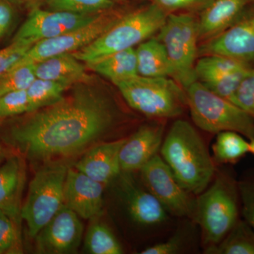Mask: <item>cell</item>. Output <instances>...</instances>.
I'll list each match as a JSON object with an SVG mask.
<instances>
[{
  "label": "cell",
  "mask_w": 254,
  "mask_h": 254,
  "mask_svg": "<svg viewBox=\"0 0 254 254\" xmlns=\"http://www.w3.org/2000/svg\"><path fill=\"white\" fill-rule=\"evenodd\" d=\"M47 9L63 11L75 14H100L113 10V0H47Z\"/></svg>",
  "instance_id": "obj_28"
},
{
  "label": "cell",
  "mask_w": 254,
  "mask_h": 254,
  "mask_svg": "<svg viewBox=\"0 0 254 254\" xmlns=\"http://www.w3.org/2000/svg\"><path fill=\"white\" fill-rule=\"evenodd\" d=\"M145 188L167 212L178 217H192L195 200L180 185L162 157L155 155L139 170Z\"/></svg>",
  "instance_id": "obj_10"
},
{
  "label": "cell",
  "mask_w": 254,
  "mask_h": 254,
  "mask_svg": "<svg viewBox=\"0 0 254 254\" xmlns=\"http://www.w3.org/2000/svg\"><path fill=\"white\" fill-rule=\"evenodd\" d=\"M102 14H75L68 11L44 10L39 6H34L12 41L22 40L34 44L83 27Z\"/></svg>",
  "instance_id": "obj_11"
},
{
  "label": "cell",
  "mask_w": 254,
  "mask_h": 254,
  "mask_svg": "<svg viewBox=\"0 0 254 254\" xmlns=\"http://www.w3.org/2000/svg\"><path fill=\"white\" fill-rule=\"evenodd\" d=\"M25 181L26 165L21 155L8 157L0 165V210L20 227Z\"/></svg>",
  "instance_id": "obj_18"
},
{
  "label": "cell",
  "mask_w": 254,
  "mask_h": 254,
  "mask_svg": "<svg viewBox=\"0 0 254 254\" xmlns=\"http://www.w3.org/2000/svg\"><path fill=\"white\" fill-rule=\"evenodd\" d=\"M138 75L145 77L171 78L168 55L157 37H150L135 48Z\"/></svg>",
  "instance_id": "obj_21"
},
{
  "label": "cell",
  "mask_w": 254,
  "mask_h": 254,
  "mask_svg": "<svg viewBox=\"0 0 254 254\" xmlns=\"http://www.w3.org/2000/svg\"><path fill=\"white\" fill-rule=\"evenodd\" d=\"M209 254H254V230L245 220H239L218 245L208 247Z\"/></svg>",
  "instance_id": "obj_23"
},
{
  "label": "cell",
  "mask_w": 254,
  "mask_h": 254,
  "mask_svg": "<svg viewBox=\"0 0 254 254\" xmlns=\"http://www.w3.org/2000/svg\"><path fill=\"white\" fill-rule=\"evenodd\" d=\"M235 104L254 118V66L250 68L241 81L236 93Z\"/></svg>",
  "instance_id": "obj_33"
},
{
  "label": "cell",
  "mask_w": 254,
  "mask_h": 254,
  "mask_svg": "<svg viewBox=\"0 0 254 254\" xmlns=\"http://www.w3.org/2000/svg\"><path fill=\"white\" fill-rule=\"evenodd\" d=\"M66 83L36 78L26 90L29 101V113L60 101L64 93L71 88Z\"/></svg>",
  "instance_id": "obj_24"
},
{
  "label": "cell",
  "mask_w": 254,
  "mask_h": 254,
  "mask_svg": "<svg viewBox=\"0 0 254 254\" xmlns=\"http://www.w3.org/2000/svg\"><path fill=\"white\" fill-rule=\"evenodd\" d=\"M104 185L78 171L68 168L65 180L64 205L79 218L90 220L103 213Z\"/></svg>",
  "instance_id": "obj_14"
},
{
  "label": "cell",
  "mask_w": 254,
  "mask_h": 254,
  "mask_svg": "<svg viewBox=\"0 0 254 254\" xmlns=\"http://www.w3.org/2000/svg\"><path fill=\"white\" fill-rule=\"evenodd\" d=\"M22 252L21 227L0 210V254H18Z\"/></svg>",
  "instance_id": "obj_30"
},
{
  "label": "cell",
  "mask_w": 254,
  "mask_h": 254,
  "mask_svg": "<svg viewBox=\"0 0 254 254\" xmlns=\"http://www.w3.org/2000/svg\"><path fill=\"white\" fill-rule=\"evenodd\" d=\"M252 2L254 0H213L200 11L197 18L199 41L218 36L240 21Z\"/></svg>",
  "instance_id": "obj_19"
},
{
  "label": "cell",
  "mask_w": 254,
  "mask_h": 254,
  "mask_svg": "<svg viewBox=\"0 0 254 254\" xmlns=\"http://www.w3.org/2000/svg\"><path fill=\"white\" fill-rule=\"evenodd\" d=\"M17 0H0V41L9 34L17 16Z\"/></svg>",
  "instance_id": "obj_37"
},
{
  "label": "cell",
  "mask_w": 254,
  "mask_h": 254,
  "mask_svg": "<svg viewBox=\"0 0 254 254\" xmlns=\"http://www.w3.org/2000/svg\"><path fill=\"white\" fill-rule=\"evenodd\" d=\"M115 2H117V1H127V0H113Z\"/></svg>",
  "instance_id": "obj_42"
},
{
  "label": "cell",
  "mask_w": 254,
  "mask_h": 254,
  "mask_svg": "<svg viewBox=\"0 0 254 254\" xmlns=\"http://www.w3.org/2000/svg\"><path fill=\"white\" fill-rule=\"evenodd\" d=\"M17 1L20 2L26 3L32 7H34V6H39L42 3L46 2L47 0H17Z\"/></svg>",
  "instance_id": "obj_39"
},
{
  "label": "cell",
  "mask_w": 254,
  "mask_h": 254,
  "mask_svg": "<svg viewBox=\"0 0 254 254\" xmlns=\"http://www.w3.org/2000/svg\"><path fill=\"white\" fill-rule=\"evenodd\" d=\"M244 68L240 71L226 73L203 82H200L209 90L235 104V93L242 78L252 67Z\"/></svg>",
  "instance_id": "obj_31"
},
{
  "label": "cell",
  "mask_w": 254,
  "mask_h": 254,
  "mask_svg": "<svg viewBox=\"0 0 254 254\" xmlns=\"http://www.w3.org/2000/svg\"><path fill=\"white\" fill-rule=\"evenodd\" d=\"M6 158L7 157H6V150H4V147L0 143V165L6 160Z\"/></svg>",
  "instance_id": "obj_40"
},
{
  "label": "cell",
  "mask_w": 254,
  "mask_h": 254,
  "mask_svg": "<svg viewBox=\"0 0 254 254\" xmlns=\"http://www.w3.org/2000/svg\"><path fill=\"white\" fill-rule=\"evenodd\" d=\"M126 138L93 145L75 165L74 168L103 185L118 178L122 173L120 153Z\"/></svg>",
  "instance_id": "obj_17"
},
{
  "label": "cell",
  "mask_w": 254,
  "mask_h": 254,
  "mask_svg": "<svg viewBox=\"0 0 254 254\" xmlns=\"http://www.w3.org/2000/svg\"><path fill=\"white\" fill-rule=\"evenodd\" d=\"M219 55L253 65L254 14L246 15L218 36L202 42L198 56Z\"/></svg>",
  "instance_id": "obj_13"
},
{
  "label": "cell",
  "mask_w": 254,
  "mask_h": 254,
  "mask_svg": "<svg viewBox=\"0 0 254 254\" xmlns=\"http://www.w3.org/2000/svg\"><path fill=\"white\" fill-rule=\"evenodd\" d=\"M249 153L254 155V139L250 140V149H249Z\"/></svg>",
  "instance_id": "obj_41"
},
{
  "label": "cell",
  "mask_w": 254,
  "mask_h": 254,
  "mask_svg": "<svg viewBox=\"0 0 254 254\" xmlns=\"http://www.w3.org/2000/svg\"><path fill=\"white\" fill-rule=\"evenodd\" d=\"M168 14L200 11L213 0H151Z\"/></svg>",
  "instance_id": "obj_36"
},
{
  "label": "cell",
  "mask_w": 254,
  "mask_h": 254,
  "mask_svg": "<svg viewBox=\"0 0 254 254\" xmlns=\"http://www.w3.org/2000/svg\"><path fill=\"white\" fill-rule=\"evenodd\" d=\"M29 113V101L27 92H10L0 96V120Z\"/></svg>",
  "instance_id": "obj_32"
},
{
  "label": "cell",
  "mask_w": 254,
  "mask_h": 254,
  "mask_svg": "<svg viewBox=\"0 0 254 254\" xmlns=\"http://www.w3.org/2000/svg\"><path fill=\"white\" fill-rule=\"evenodd\" d=\"M33 45L27 41L17 40L11 41L9 46L0 50V76L12 68Z\"/></svg>",
  "instance_id": "obj_34"
},
{
  "label": "cell",
  "mask_w": 254,
  "mask_h": 254,
  "mask_svg": "<svg viewBox=\"0 0 254 254\" xmlns=\"http://www.w3.org/2000/svg\"><path fill=\"white\" fill-rule=\"evenodd\" d=\"M36 77L75 86L89 83L92 78L86 72V66L71 53L51 57L35 64Z\"/></svg>",
  "instance_id": "obj_20"
},
{
  "label": "cell",
  "mask_w": 254,
  "mask_h": 254,
  "mask_svg": "<svg viewBox=\"0 0 254 254\" xmlns=\"http://www.w3.org/2000/svg\"><path fill=\"white\" fill-rule=\"evenodd\" d=\"M250 149V141L237 132L222 131L218 133L213 145L214 158L220 163H237Z\"/></svg>",
  "instance_id": "obj_25"
},
{
  "label": "cell",
  "mask_w": 254,
  "mask_h": 254,
  "mask_svg": "<svg viewBox=\"0 0 254 254\" xmlns=\"http://www.w3.org/2000/svg\"><path fill=\"white\" fill-rule=\"evenodd\" d=\"M116 86L131 108L148 118H177L187 107L185 89L170 77H145L138 74Z\"/></svg>",
  "instance_id": "obj_6"
},
{
  "label": "cell",
  "mask_w": 254,
  "mask_h": 254,
  "mask_svg": "<svg viewBox=\"0 0 254 254\" xmlns=\"http://www.w3.org/2000/svg\"><path fill=\"white\" fill-rule=\"evenodd\" d=\"M182 246L181 237L174 235L165 242L157 244L142 251L141 254H175L179 253Z\"/></svg>",
  "instance_id": "obj_38"
},
{
  "label": "cell",
  "mask_w": 254,
  "mask_h": 254,
  "mask_svg": "<svg viewBox=\"0 0 254 254\" xmlns=\"http://www.w3.org/2000/svg\"><path fill=\"white\" fill-rule=\"evenodd\" d=\"M171 66V78L186 89L196 81L195 64L198 58L197 18L190 13H170L158 32Z\"/></svg>",
  "instance_id": "obj_7"
},
{
  "label": "cell",
  "mask_w": 254,
  "mask_h": 254,
  "mask_svg": "<svg viewBox=\"0 0 254 254\" xmlns=\"http://www.w3.org/2000/svg\"><path fill=\"white\" fill-rule=\"evenodd\" d=\"M123 14L110 10L83 27L60 36L37 42L14 66L36 64L55 55L77 51L112 27Z\"/></svg>",
  "instance_id": "obj_9"
},
{
  "label": "cell",
  "mask_w": 254,
  "mask_h": 254,
  "mask_svg": "<svg viewBox=\"0 0 254 254\" xmlns=\"http://www.w3.org/2000/svg\"><path fill=\"white\" fill-rule=\"evenodd\" d=\"M90 83L76 84L66 98L13 125L6 141L28 158L45 161L74 156L97 144L113 128L117 112Z\"/></svg>",
  "instance_id": "obj_1"
},
{
  "label": "cell",
  "mask_w": 254,
  "mask_h": 254,
  "mask_svg": "<svg viewBox=\"0 0 254 254\" xmlns=\"http://www.w3.org/2000/svg\"><path fill=\"white\" fill-rule=\"evenodd\" d=\"M198 195L192 217L199 225L202 242L208 248L221 242L240 220L238 182L219 174L213 185Z\"/></svg>",
  "instance_id": "obj_4"
},
{
  "label": "cell",
  "mask_w": 254,
  "mask_h": 254,
  "mask_svg": "<svg viewBox=\"0 0 254 254\" xmlns=\"http://www.w3.org/2000/svg\"><path fill=\"white\" fill-rule=\"evenodd\" d=\"M68 168L62 162L48 163L39 169L30 182L21 218L29 236L35 238L64 204L65 180Z\"/></svg>",
  "instance_id": "obj_8"
},
{
  "label": "cell",
  "mask_w": 254,
  "mask_h": 254,
  "mask_svg": "<svg viewBox=\"0 0 254 254\" xmlns=\"http://www.w3.org/2000/svg\"><path fill=\"white\" fill-rule=\"evenodd\" d=\"M252 66L253 65L222 55H203L195 64V76L197 81L203 82Z\"/></svg>",
  "instance_id": "obj_26"
},
{
  "label": "cell",
  "mask_w": 254,
  "mask_h": 254,
  "mask_svg": "<svg viewBox=\"0 0 254 254\" xmlns=\"http://www.w3.org/2000/svg\"><path fill=\"white\" fill-rule=\"evenodd\" d=\"M168 15L165 10L152 1L143 7L124 14L94 41L71 54L82 63L88 64L135 48L158 33Z\"/></svg>",
  "instance_id": "obj_3"
},
{
  "label": "cell",
  "mask_w": 254,
  "mask_h": 254,
  "mask_svg": "<svg viewBox=\"0 0 254 254\" xmlns=\"http://www.w3.org/2000/svg\"><path fill=\"white\" fill-rule=\"evenodd\" d=\"M120 186L127 210L133 221L144 226H153L165 222L167 210L146 188L137 185L131 173L119 175Z\"/></svg>",
  "instance_id": "obj_16"
},
{
  "label": "cell",
  "mask_w": 254,
  "mask_h": 254,
  "mask_svg": "<svg viewBox=\"0 0 254 254\" xmlns=\"http://www.w3.org/2000/svg\"><path fill=\"white\" fill-rule=\"evenodd\" d=\"M79 216L66 205L37 234V251L45 254H68L77 252L83 237Z\"/></svg>",
  "instance_id": "obj_12"
},
{
  "label": "cell",
  "mask_w": 254,
  "mask_h": 254,
  "mask_svg": "<svg viewBox=\"0 0 254 254\" xmlns=\"http://www.w3.org/2000/svg\"><path fill=\"white\" fill-rule=\"evenodd\" d=\"M36 78L35 64L13 66L0 76V96L10 92L27 90Z\"/></svg>",
  "instance_id": "obj_29"
},
{
  "label": "cell",
  "mask_w": 254,
  "mask_h": 254,
  "mask_svg": "<svg viewBox=\"0 0 254 254\" xmlns=\"http://www.w3.org/2000/svg\"><path fill=\"white\" fill-rule=\"evenodd\" d=\"M85 249L91 254H122L123 247L110 230L102 222H95L88 228L85 237Z\"/></svg>",
  "instance_id": "obj_27"
},
{
  "label": "cell",
  "mask_w": 254,
  "mask_h": 254,
  "mask_svg": "<svg viewBox=\"0 0 254 254\" xmlns=\"http://www.w3.org/2000/svg\"><path fill=\"white\" fill-rule=\"evenodd\" d=\"M86 66L115 86L138 74L135 48L114 53L99 61L86 64Z\"/></svg>",
  "instance_id": "obj_22"
},
{
  "label": "cell",
  "mask_w": 254,
  "mask_h": 254,
  "mask_svg": "<svg viewBox=\"0 0 254 254\" xmlns=\"http://www.w3.org/2000/svg\"><path fill=\"white\" fill-rule=\"evenodd\" d=\"M164 131V124L156 122L143 125L126 138L120 153L122 172L132 173L140 170L158 154L163 143Z\"/></svg>",
  "instance_id": "obj_15"
},
{
  "label": "cell",
  "mask_w": 254,
  "mask_h": 254,
  "mask_svg": "<svg viewBox=\"0 0 254 254\" xmlns=\"http://www.w3.org/2000/svg\"><path fill=\"white\" fill-rule=\"evenodd\" d=\"M185 93L190 117L200 129L214 133L235 131L254 139V118L240 107L198 81L187 88Z\"/></svg>",
  "instance_id": "obj_5"
},
{
  "label": "cell",
  "mask_w": 254,
  "mask_h": 254,
  "mask_svg": "<svg viewBox=\"0 0 254 254\" xmlns=\"http://www.w3.org/2000/svg\"><path fill=\"white\" fill-rule=\"evenodd\" d=\"M238 190L244 220L254 230V180L238 182Z\"/></svg>",
  "instance_id": "obj_35"
},
{
  "label": "cell",
  "mask_w": 254,
  "mask_h": 254,
  "mask_svg": "<svg viewBox=\"0 0 254 254\" xmlns=\"http://www.w3.org/2000/svg\"><path fill=\"white\" fill-rule=\"evenodd\" d=\"M160 153L174 176L190 194H199L215 175V165L203 138L191 124L177 120L163 139Z\"/></svg>",
  "instance_id": "obj_2"
}]
</instances>
